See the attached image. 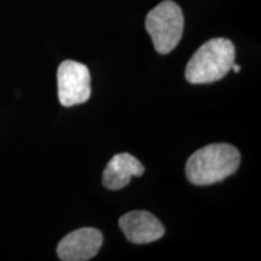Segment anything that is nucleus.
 Here are the masks:
<instances>
[{
	"mask_svg": "<svg viewBox=\"0 0 261 261\" xmlns=\"http://www.w3.org/2000/svg\"><path fill=\"white\" fill-rule=\"evenodd\" d=\"M145 28L154 42L155 50L161 55L169 54L180 41L184 31L181 9L172 0H165L146 16Z\"/></svg>",
	"mask_w": 261,
	"mask_h": 261,
	"instance_id": "3",
	"label": "nucleus"
},
{
	"mask_svg": "<svg viewBox=\"0 0 261 261\" xmlns=\"http://www.w3.org/2000/svg\"><path fill=\"white\" fill-rule=\"evenodd\" d=\"M144 166L127 152L117 154L108 162L103 172V184L109 190H120L129 184L132 177H140Z\"/></svg>",
	"mask_w": 261,
	"mask_h": 261,
	"instance_id": "7",
	"label": "nucleus"
},
{
	"mask_svg": "<svg viewBox=\"0 0 261 261\" xmlns=\"http://www.w3.org/2000/svg\"><path fill=\"white\" fill-rule=\"evenodd\" d=\"M119 226L129 242L146 244L165 234V227L155 215L146 211H133L119 219Z\"/></svg>",
	"mask_w": 261,
	"mask_h": 261,
	"instance_id": "6",
	"label": "nucleus"
},
{
	"mask_svg": "<svg viewBox=\"0 0 261 261\" xmlns=\"http://www.w3.org/2000/svg\"><path fill=\"white\" fill-rule=\"evenodd\" d=\"M241 155L226 143L211 144L195 151L187 162L189 181L198 187L212 185L233 174L240 167Z\"/></svg>",
	"mask_w": 261,
	"mask_h": 261,
	"instance_id": "1",
	"label": "nucleus"
},
{
	"mask_svg": "<svg viewBox=\"0 0 261 261\" xmlns=\"http://www.w3.org/2000/svg\"><path fill=\"white\" fill-rule=\"evenodd\" d=\"M58 98L63 107H73L89 100L91 96V75L86 65L67 60L57 70Z\"/></svg>",
	"mask_w": 261,
	"mask_h": 261,
	"instance_id": "4",
	"label": "nucleus"
},
{
	"mask_svg": "<svg viewBox=\"0 0 261 261\" xmlns=\"http://www.w3.org/2000/svg\"><path fill=\"white\" fill-rule=\"evenodd\" d=\"M103 234L93 227H83L63 237L57 247V255L63 261H86L99 252Z\"/></svg>",
	"mask_w": 261,
	"mask_h": 261,
	"instance_id": "5",
	"label": "nucleus"
},
{
	"mask_svg": "<svg viewBox=\"0 0 261 261\" xmlns=\"http://www.w3.org/2000/svg\"><path fill=\"white\" fill-rule=\"evenodd\" d=\"M236 57L232 41L215 38L204 42L190 58L185 77L190 84H211L223 79L231 70Z\"/></svg>",
	"mask_w": 261,
	"mask_h": 261,
	"instance_id": "2",
	"label": "nucleus"
},
{
	"mask_svg": "<svg viewBox=\"0 0 261 261\" xmlns=\"http://www.w3.org/2000/svg\"><path fill=\"white\" fill-rule=\"evenodd\" d=\"M231 69H233V71H234V73H238V71H240L241 70V67H240V65H238V64H232V67H231Z\"/></svg>",
	"mask_w": 261,
	"mask_h": 261,
	"instance_id": "8",
	"label": "nucleus"
}]
</instances>
